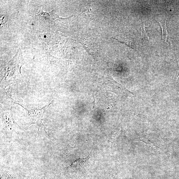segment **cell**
Instances as JSON below:
<instances>
[{
  "instance_id": "8992f818",
  "label": "cell",
  "mask_w": 179,
  "mask_h": 179,
  "mask_svg": "<svg viewBox=\"0 0 179 179\" xmlns=\"http://www.w3.org/2000/svg\"><path fill=\"white\" fill-rule=\"evenodd\" d=\"M114 39H116V40H117L119 42L124 43L128 46L130 47L132 49L135 50L134 47V45H133V43L132 41L128 39H125L120 37H117V38H113Z\"/></svg>"
},
{
  "instance_id": "277c9868",
  "label": "cell",
  "mask_w": 179,
  "mask_h": 179,
  "mask_svg": "<svg viewBox=\"0 0 179 179\" xmlns=\"http://www.w3.org/2000/svg\"><path fill=\"white\" fill-rule=\"evenodd\" d=\"M92 150L93 149H92L90 153L87 156V157L81 158V159L79 158V159L76 160L75 161L73 162L69 166L66 168V170H76L82 168L86 166L87 164L89 163L90 160L92 157Z\"/></svg>"
},
{
  "instance_id": "8fae6325",
  "label": "cell",
  "mask_w": 179,
  "mask_h": 179,
  "mask_svg": "<svg viewBox=\"0 0 179 179\" xmlns=\"http://www.w3.org/2000/svg\"><path fill=\"white\" fill-rule=\"evenodd\" d=\"M41 179H45V177H43V178H41Z\"/></svg>"
},
{
  "instance_id": "ba28073f",
  "label": "cell",
  "mask_w": 179,
  "mask_h": 179,
  "mask_svg": "<svg viewBox=\"0 0 179 179\" xmlns=\"http://www.w3.org/2000/svg\"><path fill=\"white\" fill-rule=\"evenodd\" d=\"M1 179H13V177L7 173L3 172L1 174Z\"/></svg>"
},
{
  "instance_id": "3957f363",
  "label": "cell",
  "mask_w": 179,
  "mask_h": 179,
  "mask_svg": "<svg viewBox=\"0 0 179 179\" xmlns=\"http://www.w3.org/2000/svg\"><path fill=\"white\" fill-rule=\"evenodd\" d=\"M13 103L15 104L21 106L26 110L28 120L29 124V126L32 124H35L38 127V130L36 136L37 134H38L40 128L44 129L46 132L48 134L47 131V129L45 128L43 123V118L46 111H47L49 106L51 104V103L45 106L41 109H34L31 110L26 109L20 104L16 102L14 100L13 101Z\"/></svg>"
},
{
  "instance_id": "5b68a950",
  "label": "cell",
  "mask_w": 179,
  "mask_h": 179,
  "mask_svg": "<svg viewBox=\"0 0 179 179\" xmlns=\"http://www.w3.org/2000/svg\"><path fill=\"white\" fill-rule=\"evenodd\" d=\"M161 26L162 30V39L164 41L168 47H170L172 45L171 38L169 33H168L167 28L166 27V20L165 21L164 24L158 22Z\"/></svg>"
},
{
  "instance_id": "9c48e42d",
  "label": "cell",
  "mask_w": 179,
  "mask_h": 179,
  "mask_svg": "<svg viewBox=\"0 0 179 179\" xmlns=\"http://www.w3.org/2000/svg\"><path fill=\"white\" fill-rule=\"evenodd\" d=\"M107 179H119L116 177L113 176H109L107 177Z\"/></svg>"
},
{
  "instance_id": "6da1fadb",
  "label": "cell",
  "mask_w": 179,
  "mask_h": 179,
  "mask_svg": "<svg viewBox=\"0 0 179 179\" xmlns=\"http://www.w3.org/2000/svg\"><path fill=\"white\" fill-rule=\"evenodd\" d=\"M23 63L21 56L16 54L8 62L4 69L2 82L11 83L23 79L20 72L21 68Z\"/></svg>"
},
{
  "instance_id": "52a82bcc",
  "label": "cell",
  "mask_w": 179,
  "mask_h": 179,
  "mask_svg": "<svg viewBox=\"0 0 179 179\" xmlns=\"http://www.w3.org/2000/svg\"><path fill=\"white\" fill-rule=\"evenodd\" d=\"M146 28L147 27L145 26V24H144L142 26H141V36H142L143 38L149 40V35L148 33Z\"/></svg>"
},
{
  "instance_id": "30bf717a",
  "label": "cell",
  "mask_w": 179,
  "mask_h": 179,
  "mask_svg": "<svg viewBox=\"0 0 179 179\" xmlns=\"http://www.w3.org/2000/svg\"><path fill=\"white\" fill-rule=\"evenodd\" d=\"M178 67H179V61H178ZM179 77V71L178 72V77H177V80H178V78Z\"/></svg>"
},
{
  "instance_id": "7a4b0ae2",
  "label": "cell",
  "mask_w": 179,
  "mask_h": 179,
  "mask_svg": "<svg viewBox=\"0 0 179 179\" xmlns=\"http://www.w3.org/2000/svg\"><path fill=\"white\" fill-rule=\"evenodd\" d=\"M1 115L3 130L8 138H11L14 132L21 130L20 126L15 122L13 117L12 108H7L1 106Z\"/></svg>"
}]
</instances>
